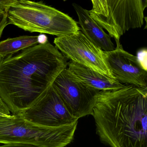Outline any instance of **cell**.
<instances>
[{"instance_id": "11", "label": "cell", "mask_w": 147, "mask_h": 147, "mask_svg": "<svg viewBox=\"0 0 147 147\" xmlns=\"http://www.w3.org/2000/svg\"><path fill=\"white\" fill-rule=\"evenodd\" d=\"M67 66L68 70L75 78L86 86L99 91L119 89L125 86L114 78L104 75L76 63L70 61Z\"/></svg>"}, {"instance_id": "9", "label": "cell", "mask_w": 147, "mask_h": 147, "mask_svg": "<svg viewBox=\"0 0 147 147\" xmlns=\"http://www.w3.org/2000/svg\"><path fill=\"white\" fill-rule=\"evenodd\" d=\"M107 66L114 79L125 85L147 87V71L138 62L136 56L117 46L114 50L103 51Z\"/></svg>"}, {"instance_id": "5", "label": "cell", "mask_w": 147, "mask_h": 147, "mask_svg": "<svg viewBox=\"0 0 147 147\" xmlns=\"http://www.w3.org/2000/svg\"><path fill=\"white\" fill-rule=\"evenodd\" d=\"M92 18L121 46L120 37L130 29L141 28L147 0H92Z\"/></svg>"}, {"instance_id": "15", "label": "cell", "mask_w": 147, "mask_h": 147, "mask_svg": "<svg viewBox=\"0 0 147 147\" xmlns=\"http://www.w3.org/2000/svg\"><path fill=\"white\" fill-rule=\"evenodd\" d=\"M8 24V20L6 13L0 14V38L2 36L3 31Z\"/></svg>"}, {"instance_id": "2", "label": "cell", "mask_w": 147, "mask_h": 147, "mask_svg": "<svg viewBox=\"0 0 147 147\" xmlns=\"http://www.w3.org/2000/svg\"><path fill=\"white\" fill-rule=\"evenodd\" d=\"M96 133L110 147H147V87L99 92L93 111Z\"/></svg>"}, {"instance_id": "10", "label": "cell", "mask_w": 147, "mask_h": 147, "mask_svg": "<svg viewBox=\"0 0 147 147\" xmlns=\"http://www.w3.org/2000/svg\"><path fill=\"white\" fill-rule=\"evenodd\" d=\"M73 6L77 13L82 33L96 47L105 52L113 51L115 46L111 37L92 18L89 11L76 3Z\"/></svg>"}, {"instance_id": "12", "label": "cell", "mask_w": 147, "mask_h": 147, "mask_svg": "<svg viewBox=\"0 0 147 147\" xmlns=\"http://www.w3.org/2000/svg\"><path fill=\"white\" fill-rule=\"evenodd\" d=\"M39 36H23L0 42V57L9 56L40 43Z\"/></svg>"}, {"instance_id": "17", "label": "cell", "mask_w": 147, "mask_h": 147, "mask_svg": "<svg viewBox=\"0 0 147 147\" xmlns=\"http://www.w3.org/2000/svg\"><path fill=\"white\" fill-rule=\"evenodd\" d=\"M0 147H38L30 144H6L0 145Z\"/></svg>"}, {"instance_id": "8", "label": "cell", "mask_w": 147, "mask_h": 147, "mask_svg": "<svg viewBox=\"0 0 147 147\" xmlns=\"http://www.w3.org/2000/svg\"><path fill=\"white\" fill-rule=\"evenodd\" d=\"M16 114L36 124L49 127L70 125L79 120L69 112L52 85L34 105Z\"/></svg>"}, {"instance_id": "13", "label": "cell", "mask_w": 147, "mask_h": 147, "mask_svg": "<svg viewBox=\"0 0 147 147\" xmlns=\"http://www.w3.org/2000/svg\"><path fill=\"white\" fill-rule=\"evenodd\" d=\"M136 57L142 67L147 70V51L146 49H142L138 51Z\"/></svg>"}, {"instance_id": "1", "label": "cell", "mask_w": 147, "mask_h": 147, "mask_svg": "<svg viewBox=\"0 0 147 147\" xmlns=\"http://www.w3.org/2000/svg\"><path fill=\"white\" fill-rule=\"evenodd\" d=\"M67 65L48 40L0 57V97L12 114L22 112L40 98Z\"/></svg>"}, {"instance_id": "14", "label": "cell", "mask_w": 147, "mask_h": 147, "mask_svg": "<svg viewBox=\"0 0 147 147\" xmlns=\"http://www.w3.org/2000/svg\"><path fill=\"white\" fill-rule=\"evenodd\" d=\"M15 1V0H0V14L6 13L10 6Z\"/></svg>"}, {"instance_id": "7", "label": "cell", "mask_w": 147, "mask_h": 147, "mask_svg": "<svg viewBox=\"0 0 147 147\" xmlns=\"http://www.w3.org/2000/svg\"><path fill=\"white\" fill-rule=\"evenodd\" d=\"M54 43L67 60L113 78L104 60L103 51L92 43L82 32L56 38Z\"/></svg>"}, {"instance_id": "3", "label": "cell", "mask_w": 147, "mask_h": 147, "mask_svg": "<svg viewBox=\"0 0 147 147\" xmlns=\"http://www.w3.org/2000/svg\"><path fill=\"white\" fill-rule=\"evenodd\" d=\"M6 14L9 24L29 32L61 37L80 31L78 23L72 18L42 1L15 0Z\"/></svg>"}, {"instance_id": "4", "label": "cell", "mask_w": 147, "mask_h": 147, "mask_svg": "<svg viewBox=\"0 0 147 147\" xmlns=\"http://www.w3.org/2000/svg\"><path fill=\"white\" fill-rule=\"evenodd\" d=\"M78 122L49 127L36 124L17 114L0 116V144H23L38 147H64L72 142Z\"/></svg>"}, {"instance_id": "16", "label": "cell", "mask_w": 147, "mask_h": 147, "mask_svg": "<svg viewBox=\"0 0 147 147\" xmlns=\"http://www.w3.org/2000/svg\"><path fill=\"white\" fill-rule=\"evenodd\" d=\"M11 115V113L0 97V116L8 117Z\"/></svg>"}, {"instance_id": "6", "label": "cell", "mask_w": 147, "mask_h": 147, "mask_svg": "<svg viewBox=\"0 0 147 147\" xmlns=\"http://www.w3.org/2000/svg\"><path fill=\"white\" fill-rule=\"evenodd\" d=\"M52 86L72 116L79 119L92 114L100 91L83 84L68 70H63Z\"/></svg>"}]
</instances>
